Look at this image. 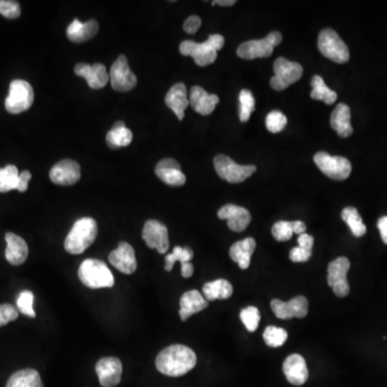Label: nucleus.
I'll return each instance as SVG.
<instances>
[{"label":"nucleus","instance_id":"1","mask_svg":"<svg viewBox=\"0 0 387 387\" xmlns=\"http://www.w3.org/2000/svg\"><path fill=\"white\" fill-rule=\"evenodd\" d=\"M155 364L161 374L177 378L184 376L196 366L197 356L189 346L173 344L157 355Z\"/></svg>","mask_w":387,"mask_h":387},{"label":"nucleus","instance_id":"2","mask_svg":"<svg viewBox=\"0 0 387 387\" xmlns=\"http://www.w3.org/2000/svg\"><path fill=\"white\" fill-rule=\"evenodd\" d=\"M97 233L98 226L96 221L92 217H82L74 224L64 240V250L74 255L83 253L94 243Z\"/></svg>","mask_w":387,"mask_h":387},{"label":"nucleus","instance_id":"3","mask_svg":"<svg viewBox=\"0 0 387 387\" xmlns=\"http://www.w3.org/2000/svg\"><path fill=\"white\" fill-rule=\"evenodd\" d=\"M225 44V39L222 35H211L207 41L197 43L194 41H183L180 44V53L184 56H191L196 64L205 67L215 62L217 58V51H219Z\"/></svg>","mask_w":387,"mask_h":387},{"label":"nucleus","instance_id":"4","mask_svg":"<svg viewBox=\"0 0 387 387\" xmlns=\"http://www.w3.org/2000/svg\"><path fill=\"white\" fill-rule=\"evenodd\" d=\"M79 279L84 285L93 290L112 287L114 285V277L107 264L100 259L88 258L81 264L78 272Z\"/></svg>","mask_w":387,"mask_h":387},{"label":"nucleus","instance_id":"5","mask_svg":"<svg viewBox=\"0 0 387 387\" xmlns=\"http://www.w3.org/2000/svg\"><path fill=\"white\" fill-rule=\"evenodd\" d=\"M318 46L322 55L337 64H344L350 60L348 46L332 28H325L320 32Z\"/></svg>","mask_w":387,"mask_h":387},{"label":"nucleus","instance_id":"6","mask_svg":"<svg viewBox=\"0 0 387 387\" xmlns=\"http://www.w3.org/2000/svg\"><path fill=\"white\" fill-rule=\"evenodd\" d=\"M34 90L27 81L14 80L10 84L9 95L6 98V110L11 114L25 112L34 104Z\"/></svg>","mask_w":387,"mask_h":387},{"label":"nucleus","instance_id":"7","mask_svg":"<svg viewBox=\"0 0 387 387\" xmlns=\"http://www.w3.org/2000/svg\"><path fill=\"white\" fill-rule=\"evenodd\" d=\"M282 39L283 37L279 32H272L264 39L250 40L238 48V56L250 60L269 57L273 48L281 43Z\"/></svg>","mask_w":387,"mask_h":387},{"label":"nucleus","instance_id":"8","mask_svg":"<svg viewBox=\"0 0 387 387\" xmlns=\"http://www.w3.org/2000/svg\"><path fill=\"white\" fill-rule=\"evenodd\" d=\"M273 72L274 76L270 80V86L276 90H285L300 80L304 74L301 64L290 62L284 57H279L274 62Z\"/></svg>","mask_w":387,"mask_h":387},{"label":"nucleus","instance_id":"9","mask_svg":"<svg viewBox=\"0 0 387 387\" xmlns=\"http://www.w3.org/2000/svg\"><path fill=\"white\" fill-rule=\"evenodd\" d=\"M314 163L324 175L332 180H346L352 171V165L346 157L332 156L326 152L316 153Z\"/></svg>","mask_w":387,"mask_h":387},{"label":"nucleus","instance_id":"10","mask_svg":"<svg viewBox=\"0 0 387 387\" xmlns=\"http://www.w3.org/2000/svg\"><path fill=\"white\" fill-rule=\"evenodd\" d=\"M215 167L221 179L229 183H241L247 180L256 171L254 165H239L231 157L217 155L215 158Z\"/></svg>","mask_w":387,"mask_h":387},{"label":"nucleus","instance_id":"11","mask_svg":"<svg viewBox=\"0 0 387 387\" xmlns=\"http://www.w3.org/2000/svg\"><path fill=\"white\" fill-rule=\"evenodd\" d=\"M350 267V261L346 257H338L328 265L327 283L338 297H346L350 294V285L346 279Z\"/></svg>","mask_w":387,"mask_h":387},{"label":"nucleus","instance_id":"12","mask_svg":"<svg viewBox=\"0 0 387 387\" xmlns=\"http://www.w3.org/2000/svg\"><path fill=\"white\" fill-rule=\"evenodd\" d=\"M113 90L118 92H128L137 86V76L129 68L128 62L124 55L118 56L113 62L109 74Z\"/></svg>","mask_w":387,"mask_h":387},{"label":"nucleus","instance_id":"13","mask_svg":"<svg viewBox=\"0 0 387 387\" xmlns=\"http://www.w3.org/2000/svg\"><path fill=\"white\" fill-rule=\"evenodd\" d=\"M142 238L150 249L157 250L159 254L167 253L169 250L168 229L156 219H150L144 224Z\"/></svg>","mask_w":387,"mask_h":387},{"label":"nucleus","instance_id":"14","mask_svg":"<svg viewBox=\"0 0 387 387\" xmlns=\"http://www.w3.org/2000/svg\"><path fill=\"white\" fill-rule=\"evenodd\" d=\"M271 309L274 315L281 320H290L294 318H304L309 311V301L304 296H297L288 302L273 299L271 301Z\"/></svg>","mask_w":387,"mask_h":387},{"label":"nucleus","instance_id":"15","mask_svg":"<svg viewBox=\"0 0 387 387\" xmlns=\"http://www.w3.org/2000/svg\"><path fill=\"white\" fill-rule=\"evenodd\" d=\"M50 179L54 184L69 186L76 184L81 179L80 165L72 159H64L50 171Z\"/></svg>","mask_w":387,"mask_h":387},{"label":"nucleus","instance_id":"16","mask_svg":"<svg viewBox=\"0 0 387 387\" xmlns=\"http://www.w3.org/2000/svg\"><path fill=\"white\" fill-rule=\"evenodd\" d=\"M122 362L116 358H102L96 364V374L104 387H116L122 379Z\"/></svg>","mask_w":387,"mask_h":387},{"label":"nucleus","instance_id":"17","mask_svg":"<svg viewBox=\"0 0 387 387\" xmlns=\"http://www.w3.org/2000/svg\"><path fill=\"white\" fill-rule=\"evenodd\" d=\"M217 217L226 219L229 229L235 233L245 231L252 219L251 213L245 208L236 205H224L219 210Z\"/></svg>","mask_w":387,"mask_h":387},{"label":"nucleus","instance_id":"18","mask_svg":"<svg viewBox=\"0 0 387 387\" xmlns=\"http://www.w3.org/2000/svg\"><path fill=\"white\" fill-rule=\"evenodd\" d=\"M109 262L113 267L125 274L134 273L138 266L134 247L127 242H121L118 249L111 252Z\"/></svg>","mask_w":387,"mask_h":387},{"label":"nucleus","instance_id":"19","mask_svg":"<svg viewBox=\"0 0 387 387\" xmlns=\"http://www.w3.org/2000/svg\"><path fill=\"white\" fill-rule=\"evenodd\" d=\"M283 372L290 384L301 386L309 378L306 360L299 354H292L284 360Z\"/></svg>","mask_w":387,"mask_h":387},{"label":"nucleus","instance_id":"20","mask_svg":"<svg viewBox=\"0 0 387 387\" xmlns=\"http://www.w3.org/2000/svg\"><path fill=\"white\" fill-rule=\"evenodd\" d=\"M76 76L88 81V86L93 90H100L108 84L109 74L102 64H78L74 67Z\"/></svg>","mask_w":387,"mask_h":387},{"label":"nucleus","instance_id":"21","mask_svg":"<svg viewBox=\"0 0 387 387\" xmlns=\"http://www.w3.org/2000/svg\"><path fill=\"white\" fill-rule=\"evenodd\" d=\"M155 173L163 182L170 186H182L186 182V177L181 170V166L172 158L161 159L155 168Z\"/></svg>","mask_w":387,"mask_h":387},{"label":"nucleus","instance_id":"22","mask_svg":"<svg viewBox=\"0 0 387 387\" xmlns=\"http://www.w3.org/2000/svg\"><path fill=\"white\" fill-rule=\"evenodd\" d=\"M217 95L209 94L201 86H194L189 92V104L201 116H209L219 104Z\"/></svg>","mask_w":387,"mask_h":387},{"label":"nucleus","instance_id":"23","mask_svg":"<svg viewBox=\"0 0 387 387\" xmlns=\"http://www.w3.org/2000/svg\"><path fill=\"white\" fill-rule=\"evenodd\" d=\"M7 249H6V259L11 265L19 266L25 263L28 257V245L25 240L13 233L6 235Z\"/></svg>","mask_w":387,"mask_h":387},{"label":"nucleus","instance_id":"24","mask_svg":"<svg viewBox=\"0 0 387 387\" xmlns=\"http://www.w3.org/2000/svg\"><path fill=\"white\" fill-rule=\"evenodd\" d=\"M209 306L208 300L199 293L198 290H193L183 294L180 299V314L181 320L184 322L187 318H191L193 314L205 310Z\"/></svg>","mask_w":387,"mask_h":387},{"label":"nucleus","instance_id":"25","mask_svg":"<svg viewBox=\"0 0 387 387\" xmlns=\"http://www.w3.org/2000/svg\"><path fill=\"white\" fill-rule=\"evenodd\" d=\"M168 108H170L179 120L184 118V112L189 104V97H187V88L185 84L177 83L168 90L166 98H165Z\"/></svg>","mask_w":387,"mask_h":387},{"label":"nucleus","instance_id":"26","mask_svg":"<svg viewBox=\"0 0 387 387\" xmlns=\"http://www.w3.org/2000/svg\"><path fill=\"white\" fill-rule=\"evenodd\" d=\"M256 241L253 238H247L236 242L229 250L231 259L238 264L241 269L245 270L251 265V258L255 251Z\"/></svg>","mask_w":387,"mask_h":387},{"label":"nucleus","instance_id":"27","mask_svg":"<svg viewBox=\"0 0 387 387\" xmlns=\"http://www.w3.org/2000/svg\"><path fill=\"white\" fill-rule=\"evenodd\" d=\"M330 125L336 130L337 134L342 138H348L353 134V127L351 125V110L348 104H339L332 111L330 116Z\"/></svg>","mask_w":387,"mask_h":387},{"label":"nucleus","instance_id":"28","mask_svg":"<svg viewBox=\"0 0 387 387\" xmlns=\"http://www.w3.org/2000/svg\"><path fill=\"white\" fill-rule=\"evenodd\" d=\"M98 30H100V25L95 20L82 23L76 19L68 26V39L72 40V42H76V43L88 41L97 35Z\"/></svg>","mask_w":387,"mask_h":387},{"label":"nucleus","instance_id":"29","mask_svg":"<svg viewBox=\"0 0 387 387\" xmlns=\"http://www.w3.org/2000/svg\"><path fill=\"white\" fill-rule=\"evenodd\" d=\"M203 296L208 301L229 299L233 296V287L227 280L219 279L205 283L203 288Z\"/></svg>","mask_w":387,"mask_h":387},{"label":"nucleus","instance_id":"30","mask_svg":"<svg viewBox=\"0 0 387 387\" xmlns=\"http://www.w3.org/2000/svg\"><path fill=\"white\" fill-rule=\"evenodd\" d=\"M6 387H43V383L37 370L23 369L10 376Z\"/></svg>","mask_w":387,"mask_h":387},{"label":"nucleus","instance_id":"31","mask_svg":"<svg viewBox=\"0 0 387 387\" xmlns=\"http://www.w3.org/2000/svg\"><path fill=\"white\" fill-rule=\"evenodd\" d=\"M107 144L110 149L123 148L130 144L133 141V133L127 128L123 122H116L107 135Z\"/></svg>","mask_w":387,"mask_h":387},{"label":"nucleus","instance_id":"32","mask_svg":"<svg viewBox=\"0 0 387 387\" xmlns=\"http://www.w3.org/2000/svg\"><path fill=\"white\" fill-rule=\"evenodd\" d=\"M311 98L314 100H322L326 104H332L336 102L337 93L326 86L322 76H314L311 81Z\"/></svg>","mask_w":387,"mask_h":387},{"label":"nucleus","instance_id":"33","mask_svg":"<svg viewBox=\"0 0 387 387\" xmlns=\"http://www.w3.org/2000/svg\"><path fill=\"white\" fill-rule=\"evenodd\" d=\"M342 219L348 224L351 231L355 237L360 238L366 233L367 227L362 222V217L358 213V209L353 207H346L342 210Z\"/></svg>","mask_w":387,"mask_h":387},{"label":"nucleus","instance_id":"34","mask_svg":"<svg viewBox=\"0 0 387 387\" xmlns=\"http://www.w3.org/2000/svg\"><path fill=\"white\" fill-rule=\"evenodd\" d=\"M20 173L14 165L0 168V193H8L18 189Z\"/></svg>","mask_w":387,"mask_h":387},{"label":"nucleus","instance_id":"35","mask_svg":"<svg viewBox=\"0 0 387 387\" xmlns=\"http://www.w3.org/2000/svg\"><path fill=\"white\" fill-rule=\"evenodd\" d=\"M239 118L242 123L247 122L255 110V98L251 90H242L239 94Z\"/></svg>","mask_w":387,"mask_h":387},{"label":"nucleus","instance_id":"36","mask_svg":"<svg viewBox=\"0 0 387 387\" xmlns=\"http://www.w3.org/2000/svg\"><path fill=\"white\" fill-rule=\"evenodd\" d=\"M193 257V250L189 247H175L172 253L168 254L165 258V270L171 271L175 262H180L181 264L189 263Z\"/></svg>","mask_w":387,"mask_h":387},{"label":"nucleus","instance_id":"37","mask_svg":"<svg viewBox=\"0 0 387 387\" xmlns=\"http://www.w3.org/2000/svg\"><path fill=\"white\" fill-rule=\"evenodd\" d=\"M264 340L265 344L270 348H280L285 344L287 340V332L283 328L276 327V326H268L264 332Z\"/></svg>","mask_w":387,"mask_h":387},{"label":"nucleus","instance_id":"38","mask_svg":"<svg viewBox=\"0 0 387 387\" xmlns=\"http://www.w3.org/2000/svg\"><path fill=\"white\" fill-rule=\"evenodd\" d=\"M240 318H241L242 322L245 324V328L250 332H254L257 330L258 325H259L261 312H259V310L256 306H247L240 313Z\"/></svg>","mask_w":387,"mask_h":387},{"label":"nucleus","instance_id":"39","mask_svg":"<svg viewBox=\"0 0 387 387\" xmlns=\"http://www.w3.org/2000/svg\"><path fill=\"white\" fill-rule=\"evenodd\" d=\"M34 294L30 290H23L18 296V300H16V306L18 309L21 313L25 314V315L29 316V318H36V312L34 310Z\"/></svg>","mask_w":387,"mask_h":387},{"label":"nucleus","instance_id":"40","mask_svg":"<svg viewBox=\"0 0 387 387\" xmlns=\"http://www.w3.org/2000/svg\"><path fill=\"white\" fill-rule=\"evenodd\" d=\"M287 118L281 111H271L266 118V127L272 134H278L285 128Z\"/></svg>","mask_w":387,"mask_h":387},{"label":"nucleus","instance_id":"41","mask_svg":"<svg viewBox=\"0 0 387 387\" xmlns=\"http://www.w3.org/2000/svg\"><path fill=\"white\" fill-rule=\"evenodd\" d=\"M272 236L277 241H288L293 237V223L287 221H280L272 227Z\"/></svg>","mask_w":387,"mask_h":387},{"label":"nucleus","instance_id":"42","mask_svg":"<svg viewBox=\"0 0 387 387\" xmlns=\"http://www.w3.org/2000/svg\"><path fill=\"white\" fill-rule=\"evenodd\" d=\"M0 14L7 19H18L21 15V7L13 0H0Z\"/></svg>","mask_w":387,"mask_h":387},{"label":"nucleus","instance_id":"43","mask_svg":"<svg viewBox=\"0 0 387 387\" xmlns=\"http://www.w3.org/2000/svg\"><path fill=\"white\" fill-rule=\"evenodd\" d=\"M19 318V311L12 304H0V327Z\"/></svg>","mask_w":387,"mask_h":387},{"label":"nucleus","instance_id":"44","mask_svg":"<svg viewBox=\"0 0 387 387\" xmlns=\"http://www.w3.org/2000/svg\"><path fill=\"white\" fill-rule=\"evenodd\" d=\"M312 252L302 249L300 247H294L290 250V258L293 263H306L311 258Z\"/></svg>","mask_w":387,"mask_h":387},{"label":"nucleus","instance_id":"45","mask_svg":"<svg viewBox=\"0 0 387 387\" xmlns=\"http://www.w3.org/2000/svg\"><path fill=\"white\" fill-rule=\"evenodd\" d=\"M201 18L197 15H191L189 16V19H187L186 21L184 22V25H183V28H184V30L187 32V34H195V32H196L197 30L201 28Z\"/></svg>","mask_w":387,"mask_h":387},{"label":"nucleus","instance_id":"46","mask_svg":"<svg viewBox=\"0 0 387 387\" xmlns=\"http://www.w3.org/2000/svg\"><path fill=\"white\" fill-rule=\"evenodd\" d=\"M298 245H299L298 247L312 252V247H313L314 245V238L312 236L308 235V233H302L298 238Z\"/></svg>","mask_w":387,"mask_h":387},{"label":"nucleus","instance_id":"47","mask_svg":"<svg viewBox=\"0 0 387 387\" xmlns=\"http://www.w3.org/2000/svg\"><path fill=\"white\" fill-rule=\"evenodd\" d=\"M30 179H32V173L29 171L25 170L23 172L20 173L19 184H18V191H27L28 183H29Z\"/></svg>","mask_w":387,"mask_h":387},{"label":"nucleus","instance_id":"48","mask_svg":"<svg viewBox=\"0 0 387 387\" xmlns=\"http://www.w3.org/2000/svg\"><path fill=\"white\" fill-rule=\"evenodd\" d=\"M378 229L380 231L381 238L385 245H387V217H382L378 221Z\"/></svg>","mask_w":387,"mask_h":387},{"label":"nucleus","instance_id":"49","mask_svg":"<svg viewBox=\"0 0 387 387\" xmlns=\"http://www.w3.org/2000/svg\"><path fill=\"white\" fill-rule=\"evenodd\" d=\"M181 273H182L183 278H191L194 273V266L193 264L189 262V263H183L181 264Z\"/></svg>","mask_w":387,"mask_h":387},{"label":"nucleus","instance_id":"50","mask_svg":"<svg viewBox=\"0 0 387 387\" xmlns=\"http://www.w3.org/2000/svg\"><path fill=\"white\" fill-rule=\"evenodd\" d=\"M293 223V231L294 233H297V235H302V233H306V226L304 222L301 221H295L292 222Z\"/></svg>","mask_w":387,"mask_h":387},{"label":"nucleus","instance_id":"51","mask_svg":"<svg viewBox=\"0 0 387 387\" xmlns=\"http://www.w3.org/2000/svg\"><path fill=\"white\" fill-rule=\"evenodd\" d=\"M236 4V0H217V1H213V5H219L222 7H231Z\"/></svg>","mask_w":387,"mask_h":387}]
</instances>
